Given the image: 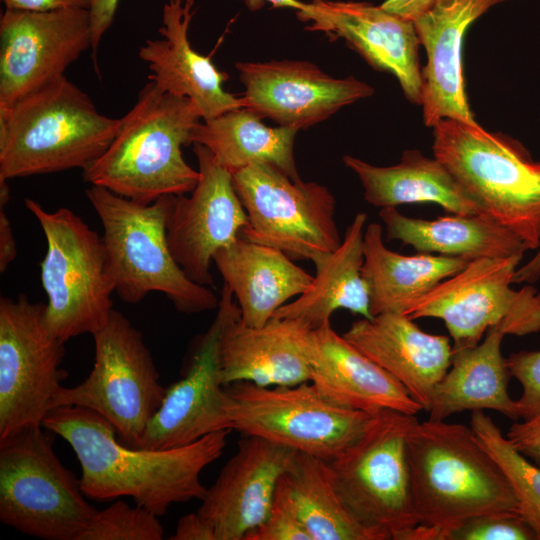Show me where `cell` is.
<instances>
[{
  "label": "cell",
  "mask_w": 540,
  "mask_h": 540,
  "mask_svg": "<svg viewBox=\"0 0 540 540\" xmlns=\"http://www.w3.org/2000/svg\"><path fill=\"white\" fill-rule=\"evenodd\" d=\"M42 426L72 447L87 498L111 501L131 497L136 505L157 516L173 504L204 497L207 488L200 474L221 456L231 431L212 432L176 448L148 450L122 444L104 417L83 407H55Z\"/></svg>",
  "instance_id": "obj_1"
},
{
  "label": "cell",
  "mask_w": 540,
  "mask_h": 540,
  "mask_svg": "<svg viewBox=\"0 0 540 540\" xmlns=\"http://www.w3.org/2000/svg\"><path fill=\"white\" fill-rule=\"evenodd\" d=\"M406 444L418 540H447L476 516L519 514L509 483L471 427L416 419Z\"/></svg>",
  "instance_id": "obj_2"
},
{
  "label": "cell",
  "mask_w": 540,
  "mask_h": 540,
  "mask_svg": "<svg viewBox=\"0 0 540 540\" xmlns=\"http://www.w3.org/2000/svg\"><path fill=\"white\" fill-rule=\"evenodd\" d=\"M201 119L190 99L148 80L111 144L82 170L84 181L143 204L191 193L199 171L185 161L182 148L192 144Z\"/></svg>",
  "instance_id": "obj_3"
},
{
  "label": "cell",
  "mask_w": 540,
  "mask_h": 540,
  "mask_svg": "<svg viewBox=\"0 0 540 540\" xmlns=\"http://www.w3.org/2000/svg\"><path fill=\"white\" fill-rule=\"evenodd\" d=\"M119 126L120 118L100 113L63 76L0 108V179L83 170L104 153Z\"/></svg>",
  "instance_id": "obj_4"
},
{
  "label": "cell",
  "mask_w": 540,
  "mask_h": 540,
  "mask_svg": "<svg viewBox=\"0 0 540 540\" xmlns=\"http://www.w3.org/2000/svg\"><path fill=\"white\" fill-rule=\"evenodd\" d=\"M85 195L103 226L108 273L122 301L136 304L161 292L182 313L218 308L215 293L190 280L170 251L167 221L174 195L143 204L95 185Z\"/></svg>",
  "instance_id": "obj_5"
},
{
  "label": "cell",
  "mask_w": 540,
  "mask_h": 540,
  "mask_svg": "<svg viewBox=\"0 0 540 540\" xmlns=\"http://www.w3.org/2000/svg\"><path fill=\"white\" fill-rule=\"evenodd\" d=\"M433 153L479 203L483 213L519 236L540 243V161L518 140L479 124L445 118L433 127Z\"/></svg>",
  "instance_id": "obj_6"
},
{
  "label": "cell",
  "mask_w": 540,
  "mask_h": 540,
  "mask_svg": "<svg viewBox=\"0 0 540 540\" xmlns=\"http://www.w3.org/2000/svg\"><path fill=\"white\" fill-rule=\"evenodd\" d=\"M416 419L382 410L348 448L327 461L344 504L375 540L418 539L406 444Z\"/></svg>",
  "instance_id": "obj_7"
},
{
  "label": "cell",
  "mask_w": 540,
  "mask_h": 540,
  "mask_svg": "<svg viewBox=\"0 0 540 540\" xmlns=\"http://www.w3.org/2000/svg\"><path fill=\"white\" fill-rule=\"evenodd\" d=\"M42 427L0 440V521L36 538L78 540L96 509Z\"/></svg>",
  "instance_id": "obj_8"
},
{
  "label": "cell",
  "mask_w": 540,
  "mask_h": 540,
  "mask_svg": "<svg viewBox=\"0 0 540 540\" xmlns=\"http://www.w3.org/2000/svg\"><path fill=\"white\" fill-rule=\"evenodd\" d=\"M25 206L40 224L47 243L41 262V281L48 297L44 324L63 342L93 335L114 309V284L102 238L68 208L48 212L30 198L25 199Z\"/></svg>",
  "instance_id": "obj_9"
},
{
  "label": "cell",
  "mask_w": 540,
  "mask_h": 540,
  "mask_svg": "<svg viewBox=\"0 0 540 540\" xmlns=\"http://www.w3.org/2000/svg\"><path fill=\"white\" fill-rule=\"evenodd\" d=\"M94 365L74 387L61 386L50 410L77 406L95 411L115 429L118 440L134 447L160 408L166 388L142 333L113 309L106 324L93 335Z\"/></svg>",
  "instance_id": "obj_10"
},
{
  "label": "cell",
  "mask_w": 540,
  "mask_h": 540,
  "mask_svg": "<svg viewBox=\"0 0 540 540\" xmlns=\"http://www.w3.org/2000/svg\"><path fill=\"white\" fill-rule=\"evenodd\" d=\"M224 389L231 430L326 461L348 448L374 416L327 401L311 382L261 387L242 381Z\"/></svg>",
  "instance_id": "obj_11"
},
{
  "label": "cell",
  "mask_w": 540,
  "mask_h": 540,
  "mask_svg": "<svg viewBox=\"0 0 540 540\" xmlns=\"http://www.w3.org/2000/svg\"><path fill=\"white\" fill-rule=\"evenodd\" d=\"M523 254L469 261L415 301L404 315L441 319L453 339V351L477 345L491 327L506 335L540 331V292L527 285L511 288Z\"/></svg>",
  "instance_id": "obj_12"
},
{
  "label": "cell",
  "mask_w": 540,
  "mask_h": 540,
  "mask_svg": "<svg viewBox=\"0 0 540 540\" xmlns=\"http://www.w3.org/2000/svg\"><path fill=\"white\" fill-rule=\"evenodd\" d=\"M247 214L246 239L279 249L293 261L320 263L341 244L335 198L316 182L292 180L273 165L232 173Z\"/></svg>",
  "instance_id": "obj_13"
},
{
  "label": "cell",
  "mask_w": 540,
  "mask_h": 540,
  "mask_svg": "<svg viewBox=\"0 0 540 540\" xmlns=\"http://www.w3.org/2000/svg\"><path fill=\"white\" fill-rule=\"evenodd\" d=\"M45 304L0 298V440L42 426L61 382L65 342L43 321Z\"/></svg>",
  "instance_id": "obj_14"
},
{
  "label": "cell",
  "mask_w": 540,
  "mask_h": 540,
  "mask_svg": "<svg viewBox=\"0 0 540 540\" xmlns=\"http://www.w3.org/2000/svg\"><path fill=\"white\" fill-rule=\"evenodd\" d=\"M91 45L89 9L5 8L0 17V108L65 76Z\"/></svg>",
  "instance_id": "obj_15"
},
{
  "label": "cell",
  "mask_w": 540,
  "mask_h": 540,
  "mask_svg": "<svg viewBox=\"0 0 540 540\" xmlns=\"http://www.w3.org/2000/svg\"><path fill=\"white\" fill-rule=\"evenodd\" d=\"M224 284L217 313L201 337L185 375L166 388L162 404L134 447L165 450L229 429L227 395L220 375V345L228 323L240 309Z\"/></svg>",
  "instance_id": "obj_16"
},
{
  "label": "cell",
  "mask_w": 540,
  "mask_h": 540,
  "mask_svg": "<svg viewBox=\"0 0 540 540\" xmlns=\"http://www.w3.org/2000/svg\"><path fill=\"white\" fill-rule=\"evenodd\" d=\"M199 180L190 197L174 196L167 221L170 251L187 277L211 286L214 255L235 242L247 224V214L233 184L205 146L194 144Z\"/></svg>",
  "instance_id": "obj_17"
},
{
  "label": "cell",
  "mask_w": 540,
  "mask_h": 540,
  "mask_svg": "<svg viewBox=\"0 0 540 540\" xmlns=\"http://www.w3.org/2000/svg\"><path fill=\"white\" fill-rule=\"evenodd\" d=\"M236 69L245 88L242 106L297 130L316 125L374 93L370 85L353 76L334 78L308 61L237 62Z\"/></svg>",
  "instance_id": "obj_18"
},
{
  "label": "cell",
  "mask_w": 540,
  "mask_h": 540,
  "mask_svg": "<svg viewBox=\"0 0 540 540\" xmlns=\"http://www.w3.org/2000/svg\"><path fill=\"white\" fill-rule=\"evenodd\" d=\"M297 18L310 31L342 38L374 69L394 75L408 101L421 105L420 40L412 21L367 2L311 0Z\"/></svg>",
  "instance_id": "obj_19"
},
{
  "label": "cell",
  "mask_w": 540,
  "mask_h": 540,
  "mask_svg": "<svg viewBox=\"0 0 540 540\" xmlns=\"http://www.w3.org/2000/svg\"><path fill=\"white\" fill-rule=\"evenodd\" d=\"M297 452L256 436L239 441L197 510L217 540H245L265 520L279 478Z\"/></svg>",
  "instance_id": "obj_20"
},
{
  "label": "cell",
  "mask_w": 540,
  "mask_h": 540,
  "mask_svg": "<svg viewBox=\"0 0 540 540\" xmlns=\"http://www.w3.org/2000/svg\"><path fill=\"white\" fill-rule=\"evenodd\" d=\"M505 0H436L413 23L427 63L421 68L424 123L433 127L445 118L474 122L462 66L467 28L492 6Z\"/></svg>",
  "instance_id": "obj_21"
},
{
  "label": "cell",
  "mask_w": 540,
  "mask_h": 540,
  "mask_svg": "<svg viewBox=\"0 0 540 540\" xmlns=\"http://www.w3.org/2000/svg\"><path fill=\"white\" fill-rule=\"evenodd\" d=\"M194 4V0H167L158 29L162 39L146 40L138 56L148 65L149 81L164 92L190 99L206 120L243 106L241 97L223 88L228 75L191 46L188 32Z\"/></svg>",
  "instance_id": "obj_22"
},
{
  "label": "cell",
  "mask_w": 540,
  "mask_h": 540,
  "mask_svg": "<svg viewBox=\"0 0 540 540\" xmlns=\"http://www.w3.org/2000/svg\"><path fill=\"white\" fill-rule=\"evenodd\" d=\"M342 336L398 380L428 411L453 355L450 338L422 331L413 319L387 312L354 322Z\"/></svg>",
  "instance_id": "obj_23"
},
{
  "label": "cell",
  "mask_w": 540,
  "mask_h": 540,
  "mask_svg": "<svg viewBox=\"0 0 540 540\" xmlns=\"http://www.w3.org/2000/svg\"><path fill=\"white\" fill-rule=\"evenodd\" d=\"M240 317L228 323L221 339L223 386L242 381L261 387L310 382L313 329L301 320L277 317L263 326L250 327Z\"/></svg>",
  "instance_id": "obj_24"
},
{
  "label": "cell",
  "mask_w": 540,
  "mask_h": 540,
  "mask_svg": "<svg viewBox=\"0 0 540 540\" xmlns=\"http://www.w3.org/2000/svg\"><path fill=\"white\" fill-rule=\"evenodd\" d=\"M310 382L329 402L376 414L390 409L409 415L423 410L406 388L361 353L328 323L311 332Z\"/></svg>",
  "instance_id": "obj_25"
},
{
  "label": "cell",
  "mask_w": 540,
  "mask_h": 540,
  "mask_svg": "<svg viewBox=\"0 0 540 540\" xmlns=\"http://www.w3.org/2000/svg\"><path fill=\"white\" fill-rule=\"evenodd\" d=\"M213 262L236 298L241 322L250 327L267 323L314 277L279 249L240 237L220 249Z\"/></svg>",
  "instance_id": "obj_26"
},
{
  "label": "cell",
  "mask_w": 540,
  "mask_h": 540,
  "mask_svg": "<svg viewBox=\"0 0 540 540\" xmlns=\"http://www.w3.org/2000/svg\"><path fill=\"white\" fill-rule=\"evenodd\" d=\"M343 162L358 176L365 200L375 207L432 202L451 214H484L441 161L417 149L405 150L400 162L388 167L350 155H345Z\"/></svg>",
  "instance_id": "obj_27"
},
{
  "label": "cell",
  "mask_w": 540,
  "mask_h": 540,
  "mask_svg": "<svg viewBox=\"0 0 540 540\" xmlns=\"http://www.w3.org/2000/svg\"><path fill=\"white\" fill-rule=\"evenodd\" d=\"M388 240H399L420 253L472 261L523 254L527 249L514 232L484 214H453L434 220L411 218L396 207L381 208Z\"/></svg>",
  "instance_id": "obj_28"
},
{
  "label": "cell",
  "mask_w": 540,
  "mask_h": 540,
  "mask_svg": "<svg viewBox=\"0 0 540 540\" xmlns=\"http://www.w3.org/2000/svg\"><path fill=\"white\" fill-rule=\"evenodd\" d=\"M506 333L487 330L477 345L453 351L451 365L434 388L429 420H445L462 411L494 410L518 419L516 401L508 394L510 376L501 343Z\"/></svg>",
  "instance_id": "obj_29"
},
{
  "label": "cell",
  "mask_w": 540,
  "mask_h": 540,
  "mask_svg": "<svg viewBox=\"0 0 540 540\" xmlns=\"http://www.w3.org/2000/svg\"><path fill=\"white\" fill-rule=\"evenodd\" d=\"M367 218L364 212L355 215L339 247L315 265L316 275L306 291L281 306L273 317L298 319L311 329L330 323L331 315L339 309L373 318L362 275Z\"/></svg>",
  "instance_id": "obj_30"
},
{
  "label": "cell",
  "mask_w": 540,
  "mask_h": 540,
  "mask_svg": "<svg viewBox=\"0 0 540 540\" xmlns=\"http://www.w3.org/2000/svg\"><path fill=\"white\" fill-rule=\"evenodd\" d=\"M468 260L431 253L406 256L383 243L382 227L370 223L364 231L362 275L367 284L372 316L404 314L438 283L462 270Z\"/></svg>",
  "instance_id": "obj_31"
},
{
  "label": "cell",
  "mask_w": 540,
  "mask_h": 540,
  "mask_svg": "<svg viewBox=\"0 0 540 540\" xmlns=\"http://www.w3.org/2000/svg\"><path fill=\"white\" fill-rule=\"evenodd\" d=\"M274 501L296 516L312 540H375L344 504L328 462L319 457L297 452Z\"/></svg>",
  "instance_id": "obj_32"
},
{
  "label": "cell",
  "mask_w": 540,
  "mask_h": 540,
  "mask_svg": "<svg viewBox=\"0 0 540 540\" xmlns=\"http://www.w3.org/2000/svg\"><path fill=\"white\" fill-rule=\"evenodd\" d=\"M255 112L241 107L200 121L192 143L205 146L217 162L234 173L255 164L273 165L292 180H300L294 158L299 130L268 127Z\"/></svg>",
  "instance_id": "obj_33"
},
{
  "label": "cell",
  "mask_w": 540,
  "mask_h": 540,
  "mask_svg": "<svg viewBox=\"0 0 540 540\" xmlns=\"http://www.w3.org/2000/svg\"><path fill=\"white\" fill-rule=\"evenodd\" d=\"M470 427L504 474L515 496L519 515L540 540V468L512 445L483 410L472 412Z\"/></svg>",
  "instance_id": "obj_34"
},
{
  "label": "cell",
  "mask_w": 540,
  "mask_h": 540,
  "mask_svg": "<svg viewBox=\"0 0 540 540\" xmlns=\"http://www.w3.org/2000/svg\"><path fill=\"white\" fill-rule=\"evenodd\" d=\"M153 512L118 500L96 510L78 540H161L164 529Z\"/></svg>",
  "instance_id": "obj_35"
},
{
  "label": "cell",
  "mask_w": 540,
  "mask_h": 540,
  "mask_svg": "<svg viewBox=\"0 0 540 540\" xmlns=\"http://www.w3.org/2000/svg\"><path fill=\"white\" fill-rule=\"evenodd\" d=\"M447 540H537L519 514L493 513L476 516L462 524Z\"/></svg>",
  "instance_id": "obj_36"
},
{
  "label": "cell",
  "mask_w": 540,
  "mask_h": 540,
  "mask_svg": "<svg viewBox=\"0 0 540 540\" xmlns=\"http://www.w3.org/2000/svg\"><path fill=\"white\" fill-rule=\"evenodd\" d=\"M506 365L510 376L522 385V395L515 400L518 418L540 414V350L511 353Z\"/></svg>",
  "instance_id": "obj_37"
},
{
  "label": "cell",
  "mask_w": 540,
  "mask_h": 540,
  "mask_svg": "<svg viewBox=\"0 0 540 540\" xmlns=\"http://www.w3.org/2000/svg\"><path fill=\"white\" fill-rule=\"evenodd\" d=\"M245 540H312L302 523L288 509L274 501L265 520Z\"/></svg>",
  "instance_id": "obj_38"
},
{
  "label": "cell",
  "mask_w": 540,
  "mask_h": 540,
  "mask_svg": "<svg viewBox=\"0 0 540 540\" xmlns=\"http://www.w3.org/2000/svg\"><path fill=\"white\" fill-rule=\"evenodd\" d=\"M506 437L523 455L540 464V414L511 425Z\"/></svg>",
  "instance_id": "obj_39"
},
{
  "label": "cell",
  "mask_w": 540,
  "mask_h": 540,
  "mask_svg": "<svg viewBox=\"0 0 540 540\" xmlns=\"http://www.w3.org/2000/svg\"><path fill=\"white\" fill-rule=\"evenodd\" d=\"M120 0H91L89 7L92 45L91 57L94 63V69L99 75V67L97 64V53L100 42L104 34L112 26L117 12Z\"/></svg>",
  "instance_id": "obj_40"
},
{
  "label": "cell",
  "mask_w": 540,
  "mask_h": 540,
  "mask_svg": "<svg viewBox=\"0 0 540 540\" xmlns=\"http://www.w3.org/2000/svg\"><path fill=\"white\" fill-rule=\"evenodd\" d=\"M8 180L0 179V272L6 271L14 261L17 250L11 222L5 211L7 202L10 200Z\"/></svg>",
  "instance_id": "obj_41"
},
{
  "label": "cell",
  "mask_w": 540,
  "mask_h": 540,
  "mask_svg": "<svg viewBox=\"0 0 540 540\" xmlns=\"http://www.w3.org/2000/svg\"><path fill=\"white\" fill-rule=\"evenodd\" d=\"M171 540H217L212 527L198 512L182 516Z\"/></svg>",
  "instance_id": "obj_42"
},
{
  "label": "cell",
  "mask_w": 540,
  "mask_h": 540,
  "mask_svg": "<svg viewBox=\"0 0 540 540\" xmlns=\"http://www.w3.org/2000/svg\"><path fill=\"white\" fill-rule=\"evenodd\" d=\"M8 9L49 11L65 8L89 9L91 0H1Z\"/></svg>",
  "instance_id": "obj_43"
},
{
  "label": "cell",
  "mask_w": 540,
  "mask_h": 540,
  "mask_svg": "<svg viewBox=\"0 0 540 540\" xmlns=\"http://www.w3.org/2000/svg\"><path fill=\"white\" fill-rule=\"evenodd\" d=\"M436 0H385L380 6L401 18L414 22L428 11Z\"/></svg>",
  "instance_id": "obj_44"
},
{
  "label": "cell",
  "mask_w": 540,
  "mask_h": 540,
  "mask_svg": "<svg viewBox=\"0 0 540 540\" xmlns=\"http://www.w3.org/2000/svg\"><path fill=\"white\" fill-rule=\"evenodd\" d=\"M540 278V243L537 253L527 263L517 267L513 283H534Z\"/></svg>",
  "instance_id": "obj_45"
},
{
  "label": "cell",
  "mask_w": 540,
  "mask_h": 540,
  "mask_svg": "<svg viewBox=\"0 0 540 540\" xmlns=\"http://www.w3.org/2000/svg\"><path fill=\"white\" fill-rule=\"evenodd\" d=\"M248 9L252 12L261 9L266 2H269L274 8H292L296 11L304 10L307 3L299 0H243Z\"/></svg>",
  "instance_id": "obj_46"
}]
</instances>
